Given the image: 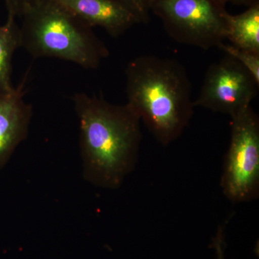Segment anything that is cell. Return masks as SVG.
I'll list each match as a JSON object with an SVG mask.
<instances>
[{
  "mask_svg": "<svg viewBox=\"0 0 259 259\" xmlns=\"http://www.w3.org/2000/svg\"><path fill=\"white\" fill-rule=\"evenodd\" d=\"M79 122L83 180L95 187L116 190L136 167L142 133L139 116L127 105L103 97L75 94Z\"/></svg>",
  "mask_w": 259,
  "mask_h": 259,
  "instance_id": "6da1fadb",
  "label": "cell"
},
{
  "mask_svg": "<svg viewBox=\"0 0 259 259\" xmlns=\"http://www.w3.org/2000/svg\"><path fill=\"white\" fill-rule=\"evenodd\" d=\"M127 104L155 139L166 146L184 132L194 115L187 70L175 59L135 58L125 70Z\"/></svg>",
  "mask_w": 259,
  "mask_h": 259,
  "instance_id": "7a4b0ae2",
  "label": "cell"
},
{
  "mask_svg": "<svg viewBox=\"0 0 259 259\" xmlns=\"http://www.w3.org/2000/svg\"><path fill=\"white\" fill-rule=\"evenodd\" d=\"M21 18V47L34 59L55 58L97 69L108 57L92 27L51 0H37Z\"/></svg>",
  "mask_w": 259,
  "mask_h": 259,
  "instance_id": "3957f363",
  "label": "cell"
},
{
  "mask_svg": "<svg viewBox=\"0 0 259 259\" xmlns=\"http://www.w3.org/2000/svg\"><path fill=\"white\" fill-rule=\"evenodd\" d=\"M227 0H154L151 13L174 40L209 50L228 34Z\"/></svg>",
  "mask_w": 259,
  "mask_h": 259,
  "instance_id": "277c9868",
  "label": "cell"
},
{
  "mask_svg": "<svg viewBox=\"0 0 259 259\" xmlns=\"http://www.w3.org/2000/svg\"><path fill=\"white\" fill-rule=\"evenodd\" d=\"M231 118V141L221 187L231 202H249L259 194L258 116L250 105Z\"/></svg>",
  "mask_w": 259,
  "mask_h": 259,
  "instance_id": "5b68a950",
  "label": "cell"
},
{
  "mask_svg": "<svg viewBox=\"0 0 259 259\" xmlns=\"http://www.w3.org/2000/svg\"><path fill=\"white\" fill-rule=\"evenodd\" d=\"M258 86L248 70L226 55L207 69L194 105L231 117L250 106Z\"/></svg>",
  "mask_w": 259,
  "mask_h": 259,
  "instance_id": "8992f818",
  "label": "cell"
},
{
  "mask_svg": "<svg viewBox=\"0 0 259 259\" xmlns=\"http://www.w3.org/2000/svg\"><path fill=\"white\" fill-rule=\"evenodd\" d=\"M92 28L101 27L114 37L124 35L139 19L119 0H51Z\"/></svg>",
  "mask_w": 259,
  "mask_h": 259,
  "instance_id": "52a82bcc",
  "label": "cell"
},
{
  "mask_svg": "<svg viewBox=\"0 0 259 259\" xmlns=\"http://www.w3.org/2000/svg\"><path fill=\"white\" fill-rule=\"evenodd\" d=\"M23 88L22 83L6 93H0V168L28 136L32 107L24 100Z\"/></svg>",
  "mask_w": 259,
  "mask_h": 259,
  "instance_id": "ba28073f",
  "label": "cell"
},
{
  "mask_svg": "<svg viewBox=\"0 0 259 259\" xmlns=\"http://www.w3.org/2000/svg\"><path fill=\"white\" fill-rule=\"evenodd\" d=\"M226 40L234 47L259 54V3L241 14L228 15Z\"/></svg>",
  "mask_w": 259,
  "mask_h": 259,
  "instance_id": "9c48e42d",
  "label": "cell"
},
{
  "mask_svg": "<svg viewBox=\"0 0 259 259\" xmlns=\"http://www.w3.org/2000/svg\"><path fill=\"white\" fill-rule=\"evenodd\" d=\"M21 47L20 28L15 18L8 15V21L0 26V93L13 89L11 82L13 58Z\"/></svg>",
  "mask_w": 259,
  "mask_h": 259,
  "instance_id": "30bf717a",
  "label": "cell"
},
{
  "mask_svg": "<svg viewBox=\"0 0 259 259\" xmlns=\"http://www.w3.org/2000/svg\"><path fill=\"white\" fill-rule=\"evenodd\" d=\"M218 48L227 56H231L238 61L259 83V54L239 49L224 42L220 44Z\"/></svg>",
  "mask_w": 259,
  "mask_h": 259,
  "instance_id": "8fae6325",
  "label": "cell"
},
{
  "mask_svg": "<svg viewBox=\"0 0 259 259\" xmlns=\"http://www.w3.org/2000/svg\"><path fill=\"white\" fill-rule=\"evenodd\" d=\"M139 19L140 23H147L150 20L151 5L154 0H119Z\"/></svg>",
  "mask_w": 259,
  "mask_h": 259,
  "instance_id": "7c38bea8",
  "label": "cell"
},
{
  "mask_svg": "<svg viewBox=\"0 0 259 259\" xmlns=\"http://www.w3.org/2000/svg\"><path fill=\"white\" fill-rule=\"evenodd\" d=\"M37 0H5L8 7V15L21 18L25 10Z\"/></svg>",
  "mask_w": 259,
  "mask_h": 259,
  "instance_id": "4fadbf2b",
  "label": "cell"
},
{
  "mask_svg": "<svg viewBox=\"0 0 259 259\" xmlns=\"http://www.w3.org/2000/svg\"><path fill=\"white\" fill-rule=\"evenodd\" d=\"M212 247L215 250L217 259H225L224 228H218L216 236L212 239Z\"/></svg>",
  "mask_w": 259,
  "mask_h": 259,
  "instance_id": "5bb4252c",
  "label": "cell"
},
{
  "mask_svg": "<svg viewBox=\"0 0 259 259\" xmlns=\"http://www.w3.org/2000/svg\"><path fill=\"white\" fill-rule=\"evenodd\" d=\"M227 2L235 5L245 6L248 8V7L254 5L255 3H259V0H227Z\"/></svg>",
  "mask_w": 259,
  "mask_h": 259,
  "instance_id": "9a60e30c",
  "label": "cell"
}]
</instances>
